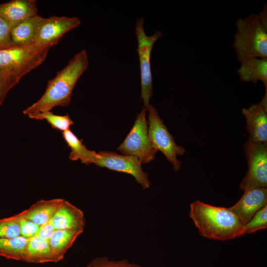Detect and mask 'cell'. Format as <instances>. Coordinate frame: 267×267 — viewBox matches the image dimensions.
Wrapping results in <instances>:
<instances>
[{
    "mask_svg": "<svg viewBox=\"0 0 267 267\" xmlns=\"http://www.w3.org/2000/svg\"><path fill=\"white\" fill-rule=\"evenodd\" d=\"M89 64L86 50L83 49L77 53L64 68L48 82L45 90L41 98L26 108L23 113L30 117L51 111L55 107L68 106L73 89Z\"/></svg>",
    "mask_w": 267,
    "mask_h": 267,
    "instance_id": "1",
    "label": "cell"
},
{
    "mask_svg": "<svg viewBox=\"0 0 267 267\" xmlns=\"http://www.w3.org/2000/svg\"><path fill=\"white\" fill-rule=\"evenodd\" d=\"M189 215L200 234L210 239L227 241L239 237L243 226L228 208L199 200L190 203Z\"/></svg>",
    "mask_w": 267,
    "mask_h": 267,
    "instance_id": "2",
    "label": "cell"
},
{
    "mask_svg": "<svg viewBox=\"0 0 267 267\" xmlns=\"http://www.w3.org/2000/svg\"><path fill=\"white\" fill-rule=\"evenodd\" d=\"M233 43L237 59L267 58V30L259 21L258 14H250L238 19Z\"/></svg>",
    "mask_w": 267,
    "mask_h": 267,
    "instance_id": "3",
    "label": "cell"
},
{
    "mask_svg": "<svg viewBox=\"0 0 267 267\" xmlns=\"http://www.w3.org/2000/svg\"><path fill=\"white\" fill-rule=\"evenodd\" d=\"M50 48L35 43L0 49V69L12 72L22 78L45 60Z\"/></svg>",
    "mask_w": 267,
    "mask_h": 267,
    "instance_id": "4",
    "label": "cell"
},
{
    "mask_svg": "<svg viewBox=\"0 0 267 267\" xmlns=\"http://www.w3.org/2000/svg\"><path fill=\"white\" fill-rule=\"evenodd\" d=\"M147 111L148 133L153 147L162 152L172 164L175 172L178 171L182 163L177 157L183 155L185 149L176 143L175 138L169 132L157 109L152 105H149Z\"/></svg>",
    "mask_w": 267,
    "mask_h": 267,
    "instance_id": "5",
    "label": "cell"
},
{
    "mask_svg": "<svg viewBox=\"0 0 267 267\" xmlns=\"http://www.w3.org/2000/svg\"><path fill=\"white\" fill-rule=\"evenodd\" d=\"M144 19L138 18L134 25L135 34L137 41L136 51L139 61L141 83V99L143 107L149 106L152 95V78L150 64L151 51L155 42L163 36L162 32L157 31L151 36L144 31Z\"/></svg>",
    "mask_w": 267,
    "mask_h": 267,
    "instance_id": "6",
    "label": "cell"
},
{
    "mask_svg": "<svg viewBox=\"0 0 267 267\" xmlns=\"http://www.w3.org/2000/svg\"><path fill=\"white\" fill-rule=\"evenodd\" d=\"M146 111L147 108L143 107L130 133L117 149L122 155L136 157L142 164L153 161L158 151L153 147L148 135Z\"/></svg>",
    "mask_w": 267,
    "mask_h": 267,
    "instance_id": "7",
    "label": "cell"
},
{
    "mask_svg": "<svg viewBox=\"0 0 267 267\" xmlns=\"http://www.w3.org/2000/svg\"><path fill=\"white\" fill-rule=\"evenodd\" d=\"M248 170L240 189L243 191L255 187H267V142H256L249 138L244 145Z\"/></svg>",
    "mask_w": 267,
    "mask_h": 267,
    "instance_id": "8",
    "label": "cell"
},
{
    "mask_svg": "<svg viewBox=\"0 0 267 267\" xmlns=\"http://www.w3.org/2000/svg\"><path fill=\"white\" fill-rule=\"evenodd\" d=\"M98 153L99 157L94 164L131 175L144 189L150 186L148 176L142 170V163L136 157L121 155L111 151H100Z\"/></svg>",
    "mask_w": 267,
    "mask_h": 267,
    "instance_id": "9",
    "label": "cell"
},
{
    "mask_svg": "<svg viewBox=\"0 0 267 267\" xmlns=\"http://www.w3.org/2000/svg\"><path fill=\"white\" fill-rule=\"evenodd\" d=\"M81 23L77 17L44 18L38 29L35 43L51 47L56 45L66 33L79 27Z\"/></svg>",
    "mask_w": 267,
    "mask_h": 267,
    "instance_id": "10",
    "label": "cell"
},
{
    "mask_svg": "<svg viewBox=\"0 0 267 267\" xmlns=\"http://www.w3.org/2000/svg\"><path fill=\"white\" fill-rule=\"evenodd\" d=\"M248 138L256 142H267V92L259 103L243 108Z\"/></svg>",
    "mask_w": 267,
    "mask_h": 267,
    "instance_id": "11",
    "label": "cell"
},
{
    "mask_svg": "<svg viewBox=\"0 0 267 267\" xmlns=\"http://www.w3.org/2000/svg\"><path fill=\"white\" fill-rule=\"evenodd\" d=\"M266 205H267V188L255 187L245 190L239 201L228 209L244 225Z\"/></svg>",
    "mask_w": 267,
    "mask_h": 267,
    "instance_id": "12",
    "label": "cell"
},
{
    "mask_svg": "<svg viewBox=\"0 0 267 267\" xmlns=\"http://www.w3.org/2000/svg\"><path fill=\"white\" fill-rule=\"evenodd\" d=\"M50 222L56 230H70L83 232L86 221L82 210L64 200Z\"/></svg>",
    "mask_w": 267,
    "mask_h": 267,
    "instance_id": "13",
    "label": "cell"
},
{
    "mask_svg": "<svg viewBox=\"0 0 267 267\" xmlns=\"http://www.w3.org/2000/svg\"><path fill=\"white\" fill-rule=\"evenodd\" d=\"M37 2L35 0H13L0 4V15L11 28L37 14Z\"/></svg>",
    "mask_w": 267,
    "mask_h": 267,
    "instance_id": "14",
    "label": "cell"
},
{
    "mask_svg": "<svg viewBox=\"0 0 267 267\" xmlns=\"http://www.w3.org/2000/svg\"><path fill=\"white\" fill-rule=\"evenodd\" d=\"M64 200L61 198L41 200L33 204L29 209L20 213V214L41 226L50 222Z\"/></svg>",
    "mask_w": 267,
    "mask_h": 267,
    "instance_id": "15",
    "label": "cell"
},
{
    "mask_svg": "<svg viewBox=\"0 0 267 267\" xmlns=\"http://www.w3.org/2000/svg\"><path fill=\"white\" fill-rule=\"evenodd\" d=\"M43 18L37 14L12 27L10 36L13 46H24L35 44L37 32Z\"/></svg>",
    "mask_w": 267,
    "mask_h": 267,
    "instance_id": "16",
    "label": "cell"
},
{
    "mask_svg": "<svg viewBox=\"0 0 267 267\" xmlns=\"http://www.w3.org/2000/svg\"><path fill=\"white\" fill-rule=\"evenodd\" d=\"M237 71L242 82L256 84L261 81L267 91V58H254L240 62Z\"/></svg>",
    "mask_w": 267,
    "mask_h": 267,
    "instance_id": "17",
    "label": "cell"
},
{
    "mask_svg": "<svg viewBox=\"0 0 267 267\" xmlns=\"http://www.w3.org/2000/svg\"><path fill=\"white\" fill-rule=\"evenodd\" d=\"M63 137L68 147L71 149L69 158L72 161L80 160L86 165L94 164L99 158L98 152L89 150L83 144L82 141L70 130L62 132Z\"/></svg>",
    "mask_w": 267,
    "mask_h": 267,
    "instance_id": "18",
    "label": "cell"
},
{
    "mask_svg": "<svg viewBox=\"0 0 267 267\" xmlns=\"http://www.w3.org/2000/svg\"><path fill=\"white\" fill-rule=\"evenodd\" d=\"M25 262L33 263L57 262L48 240L37 235L28 239Z\"/></svg>",
    "mask_w": 267,
    "mask_h": 267,
    "instance_id": "19",
    "label": "cell"
},
{
    "mask_svg": "<svg viewBox=\"0 0 267 267\" xmlns=\"http://www.w3.org/2000/svg\"><path fill=\"white\" fill-rule=\"evenodd\" d=\"M82 233L76 230H55L48 242L57 262L63 259L67 250Z\"/></svg>",
    "mask_w": 267,
    "mask_h": 267,
    "instance_id": "20",
    "label": "cell"
},
{
    "mask_svg": "<svg viewBox=\"0 0 267 267\" xmlns=\"http://www.w3.org/2000/svg\"><path fill=\"white\" fill-rule=\"evenodd\" d=\"M28 239L20 235L0 239V256L8 259L25 261Z\"/></svg>",
    "mask_w": 267,
    "mask_h": 267,
    "instance_id": "21",
    "label": "cell"
},
{
    "mask_svg": "<svg viewBox=\"0 0 267 267\" xmlns=\"http://www.w3.org/2000/svg\"><path fill=\"white\" fill-rule=\"evenodd\" d=\"M29 117L32 119L45 120L52 128L62 132L69 130L74 124L68 115H55L51 111L37 114Z\"/></svg>",
    "mask_w": 267,
    "mask_h": 267,
    "instance_id": "22",
    "label": "cell"
},
{
    "mask_svg": "<svg viewBox=\"0 0 267 267\" xmlns=\"http://www.w3.org/2000/svg\"><path fill=\"white\" fill-rule=\"evenodd\" d=\"M267 227V205L260 209L254 216L245 224L241 230L239 236L247 233H254Z\"/></svg>",
    "mask_w": 267,
    "mask_h": 267,
    "instance_id": "23",
    "label": "cell"
},
{
    "mask_svg": "<svg viewBox=\"0 0 267 267\" xmlns=\"http://www.w3.org/2000/svg\"><path fill=\"white\" fill-rule=\"evenodd\" d=\"M22 78L10 71L0 69V107L4 102L8 92Z\"/></svg>",
    "mask_w": 267,
    "mask_h": 267,
    "instance_id": "24",
    "label": "cell"
},
{
    "mask_svg": "<svg viewBox=\"0 0 267 267\" xmlns=\"http://www.w3.org/2000/svg\"><path fill=\"white\" fill-rule=\"evenodd\" d=\"M20 235L17 215L0 219V239L10 238Z\"/></svg>",
    "mask_w": 267,
    "mask_h": 267,
    "instance_id": "25",
    "label": "cell"
},
{
    "mask_svg": "<svg viewBox=\"0 0 267 267\" xmlns=\"http://www.w3.org/2000/svg\"><path fill=\"white\" fill-rule=\"evenodd\" d=\"M87 267H142L133 264L126 259L119 261H112L105 257H96L92 260Z\"/></svg>",
    "mask_w": 267,
    "mask_h": 267,
    "instance_id": "26",
    "label": "cell"
},
{
    "mask_svg": "<svg viewBox=\"0 0 267 267\" xmlns=\"http://www.w3.org/2000/svg\"><path fill=\"white\" fill-rule=\"evenodd\" d=\"M16 215L18 219L20 235L27 239L36 236L40 226L22 217L20 213Z\"/></svg>",
    "mask_w": 267,
    "mask_h": 267,
    "instance_id": "27",
    "label": "cell"
},
{
    "mask_svg": "<svg viewBox=\"0 0 267 267\" xmlns=\"http://www.w3.org/2000/svg\"><path fill=\"white\" fill-rule=\"evenodd\" d=\"M11 27L8 22L0 15V49L13 46L11 40Z\"/></svg>",
    "mask_w": 267,
    "mask_h": 267,
    "instance_id": "28",
    "label": "cell"
},
{
    "mask_svg": "<svg viewBox=\"0 0 267 267\" xmlns=\"http://www.w3.org/2000/svg\"><path fill=\"white\" fill-rule=\"evenodd\" d=\"M55 228L50 222L40 226L37 236L46 240H49L53 235Z\"/></svg>",
    "mask_w": 267,
    "mask_h": 267,
    "instance_id": "29",
    "label": "cell"
},
{
    "mask_svg": "<svg viewBox=\"0 0 267 267\" xmlns=\"http://www.w3.org/2000/svg\"><path fill=\"white\" fill-rule=\"evenodd\" d=\"M258 16L262 25L267 30V6L266 4L260 13L258 14Z\"/></svg>",
    "mask_w": 267,
    "mask_h": 267,
    "instance_id": "30",
    "label": "cell"
}]
</instances>
